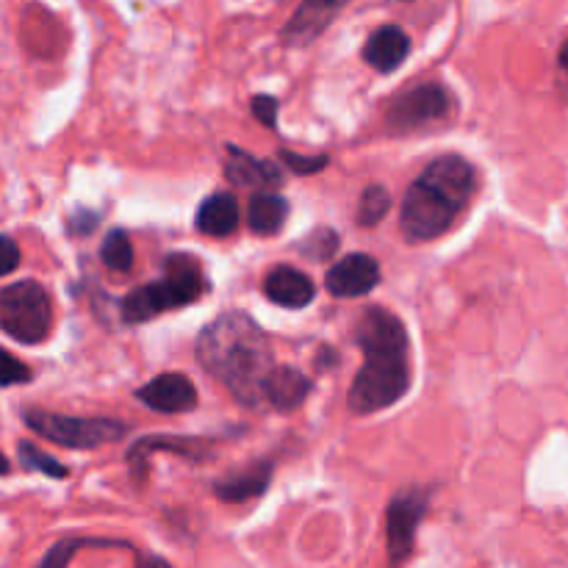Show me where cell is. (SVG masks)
<instances>
[{
  "instance_id": "obj_1",
  "label": "cell",
  "mask_w": 568,
  "mask_h": 568,
  "mask_svg": "<svg viewBox=\"0 0 568 568\" xmlns=\"http://www.w3.org/2000/svg\"><path fill=\"white\" fill-rule=\"evenodd\" d=\"M197 358L231 388L239 403L250 408L266 403V381L275 369V355L253 316L227 311L209 322L197 338Z\"/></svg>"
},
{
  "instance_id": "obj_2",
  "label": "cell",
  "mask_w": 568,
  "mask_h": 568,
  "mask_svg": "<svg viewBox=\"0 0 568 568\" xmlns=\"http://www.w3.org/2000/svg\"><path fill=\"white\" fill-rule=\"evenodd\" d=\"M355 342L364 349V366L349 388L353 414H377L399 403L410 388L408 333L386 308H369L358 322Z\"/></svg>"
},
{
  "instance_id": "obj_3",
  "label": "cell",
  "mask_w": 568,
  "mask_h": 568,
  "mask_svg": "<svg viewBox=\"0 0 568 568\" xmlns=\"http://www.w3.org/2000/svg\"><path fill=\"white\" fill-rule=\"evenodd\" d=\"M477 186V172L460 155H442L408 189L399 209V227L408 242H430L449 231Z\"/></svg>"
},
{
  "instance_id": "obj_4",
  "label": "cell",
  "mask_w": 568,
  "mask_h": 568,
  "mask_svg": "<svg viewBox=\"0 0 568 568\" xmlns=\"http://www.w3.org/2000/svg\"><path fill=\"white\" fill-rule=\"evenodd\" d=\"M205 275L203 266L194 255H170L164 266V277L148 286L136 288L122 300V320L128 325H142V322L155 320L164 311L183 308L203 297Z\"/></svg>"
},
{
  "instance_id": "obj_5",
  "label": "cell",
  "mask_w": 568,
  "mask_h": 568,
  "mask_svg": "<svg viewBox=\"0 0 568 568\" xmlns=\"http://www.w3.org/2000/svg\"><path fill=\"white\" fill-rule=\"evenodd\" d=\"M53 325V303L42 283L20 281L0 288V331L20 344H39Z\"/></svg>"
},
{
  "instance_id": "obj_6",
  "label": "cell",
  "mask_w": 568,
  "mask_h": 568,
  "mask_svg": "<svg viewBox=\"0 0 568 568\" xmlns=\"http://www.w3.org/2000/svg\"><path fill=\"white\" fill-rule=\"evenodd\" d=\"M26 425L37 436L67 449H98L103 444L120 442L128 427L116 419H78V416L48 414V410H26Z\"/></svg>"
},
{
  "instance_id": "obj_7",
  "label": "cell",
  "mask_w": 568,
  "mask_h": 568,
  "mask_svg": "<svg viewBox=\"0 0 568 568\" xmlns=\"http://www.w3.org/2000/svg\"><path fill=\"white\" fill-rule=\"evenodd\" d=\"M427 510V491L422 488H408L399 491L388 503L386 514V541H388V560L394 568L405 566L414 555L416 530L422 525V516Z\"/></svg>"
},
{
  "instance_id": "obj_8",
  "label": "cell",
  "mask_w": 568,
  "mask_h": 568,
  "mask_svg": "<svg viewBox=\"0 0 568 568\" xmlns=\"http://www.w3.org/2000/svg\"><path fill=\"white\" fill-rule=\"evenodd\" d=\"M453 111V94L442 83H422L399 94L388 109L392 131H416V128L442 122Z\"/></svg>"
},
{
  "instance_id": "obj_9",
  "label": "cell",
  "mask_w": 568,
  "mask_h": 568,
  "mask_svg": "<svg viewBox=\"0 0 568 568\" xmlns=\"http://www.w3.org/2000/svg\"><path fill=\"white\" fill-rule=\"evenodd\" d=\"M136 399L159 414H186L197 408V388L186 375L166 372V375L153 377L136 392Z\"/></svg>"
},
{
  "instance_id": "obj_10",
  "label": "cell",
  "mask_w": 568,
  "mask_h": 568,
  "mask_svg": "<svg viewBox=\"0 0 568 568\" xmlns=\"http://www.w3.org/2000/svg\"><path fill=\"white\" fill-rule=\"evenodd\" d=\"M325 283L333 297H364L381 283V264L366 253L347 255L327 270Z\"/></svg>"
},
{
  "instance_id": "obj_11",
  "label": "cell",
  "mask_w": 568,
  "mask_h": 568,
  "mask_svg": "<svg viewBox=\"0 0 568 568\" xmlns=\"http://www.w3.org/2000/svg\"><path fill=\"white\" fill-rule=\"evenodd\" d=\"M344 6L347 0H303L283 28V42L311 44L325 33V28L336 20Z\"/></svg>"
},
{
  "instance_id": "obj_12",
  "label": "cell",
  "mask_w": 568,
  "mask_h": 568,
  "mask_svg": "<svg viewBox=\"0 0 568 568\" xmlns=\"http://www.w3.org/2000/svg\"><path fill=\"white\" fill-rule=\"evenodd\" d=\"M264 292L272 303L283 305V308H305L314 303L316 286L305 272L294 270V266H277L266 275Z\"/></svg>"
},
{
  "instance_id": "obj_13",
  "label": "cell",
  "mask_w": 568,
  "mask_h": 568,
  "mask_svg": "<svg viewBox=\"0 0 568 568\" xmlns=\"http://www.w3.org/2000/svg\"><path fill=\"white\" fill-rule=\"evenodd\" d=\"M410 53V39L403 28L383 26L366 39L364 59L377 72H394Z\"/></svg>"
},
{
  "instance_id": "obj_14",
  "label": "cell",
  "mask_w": 568,
  "mask_h": 568,
  "mask_svg": "<svg viewBox=\"0 0 568 568\" xmlns=\"http://www.w3.org/2000/svg\"><path fill=\"white\" fill-rule=\"evenodd\" d=\"M225 172L231 178V183H236V186H253L258 192L277 186L283 181L281 166L272 164V161L255 159V155H250L242 148H227Z\"/></svg>"
},
{
  "instance_id": "obj_15",
  "label": "cell",
  "mask_w": 568,
  "mask_h": 568,
  "mask_svg": "<svg viewBox=\"0 0 568 568\" xmlns=\"http://www.w3.org/2000/svg\"><path fill=\"white\" fill-rule=\"evenodd\" d=\"M272 464H255L250 469L236 471V475L222 477L214 486V494L222 503H247V499L261 497L270 488Z\"/></svg>"
},
{
  "instance_id": "obj_16",
  "label": "cell",
  "mask_w": 568,
  "mask_h": 568,
  "mask_svg": "<svg viewBox=\"0 0 568 568\" xmlns=\"http://www.w3.org/2000/svg\"><path fill=\"white\" fill-rule=\"evenodd\" d=\"M311 394V381L300 369L283 366V369H272L270 381H266V403L277 410H294L305 403Z\"/></svg>"
},
{
  "instance_id": "obj_17",
  "label": "cell",
  "mask_w": 568,
  "mask_h": 568,
  "mask_svg": "<svg viewBox=\"0 0 568 568\" xmlns=\"http://www.w3.org/2000/svg\"><path fill=\"white\" fill-rule=\"evenodd\" d=\"M197 227L200 233L214 239H225L236 233L239 227V203L233 194L216 192L200 205L197 211Z\"/></svg>"
},
{
  "instance_id": "obj_18",
  "label": "cell",
  "mask_w": 568,
  "mask_h": 568,
  "mask_svg": "<svg viewBox=\"0 0 568 568\" xmlns=\"http://www.w3.org/2000/svg\"><path fill=\"white\" fill-rule=\"evenodd\" d=\"M286 214H288V205L283 197H277V194H270V192L253 194V200H250V211H247L250 231L258 233V236H275V233L283 227V222H286Z\"/></svg>"
},
{
  "instance_id": "obj_19",
  "label": "cell",
  "mask_w": 568,
  "mask_h": 568,
  "mask_svg": "<svg viewBox=\"0 0 568 568\" xmlns=\"http://www.w3.org/2000/svg\"><path fill=\"white\" fill-rule=\"evenodd\" d=\"M155 449H170V453L183 455V458H189V460H200L209 455V447H205L203 442H194V438L148 436V438H142V442L133 444V449L128 453V460H131L133 466H142L144 460H148V455L155 453Z\"/></svg>"
},
{
  "instance_id": "obj_20",
  "label": "cell",
  "mask_w": 568,
  "mask_h": 568,
  "mask_svg": "<svg viewBox=\"0 0 568 568\" xmlns=\"http://www.w3.org/2000/svg\"><path fill=\"white\" fill-rule=\"evenodd\" d=\"M100 258L109 270L114 272H128L133 266V244L131 236L125 231H111L103 239V247H100Z\"/></svg>"
},
{
  "instance_id": "obj_21",
  "label": "cell",
  "mask_w": 568,
  "mask_h": 568,
  "mask_svg": "<svg viewBox=\"0 0 568 568\" xmlns=\"http://www.w3.org/2000/svg\"><path fill=\"white\" fill-rule=\"evenodd\" d=\"M83 547H125L122 541H89V538H61L53 549L42 558L37 568H67L70 560L75 558L78 549Z\"/></svg>"
},
{
  "instance_id": "obj_22",
  "label": "cell",
  "mask_w": 568,
  "mask_h": 568,
  "mask_svg": "<svg viewBox=\"0 0 568 568\" xmlns=\"http://www.w3.org/2000/svg\"><path fill=\"white\" fill-rule=\"evenodd\" d=\"M388 209H392V194H388V189L386 186H369L364 192V197H361L358 222L366 227L377 225V222L388 214Z\"/></svg>"
},
{
  "instance_id": "obj_23",
  "label": "cell",
  "mask_w": 568,
  "mask_h": 568,
  "mask_svg": "<svg viewBox=\"0 0 568 568\" xmlns=\"http://www.w3.org/2000/svg\"><path fill=\"white\" fill-rule=\"evenodd\" d=\"M20 460H22V466H26V469L42 471V475L55 477V480L67 477V469L59 464V460H53L50 455H44L42 449H37L33 444H28V442L20 444Z\"/></svg>"
},
{
  "instance_id": "obj_24",
  "label": "cell",
  "mask_w": 568,
  "mask_h": 568,
  "mask_svg": "<svg viewBox=\"0 0 568 568\" xmlns=\"http://www.w3.org/2000/svg\"><path fill=\"white\" fill-rule=\"evenodd\" d=\"M338 247V236L333 231H316L311 233L308 239H305V244L300 250H303L308 258L314 261H327L333 255V250Z\"/></svg>"
},
{
  "instance_id": "obj_25",
  "label": "cell",
  "mask_w": 568,
  "mask_h": 568,
  "mask_svg": "<svg viewBox=\"0 0 568 568\" xmlns=\"http://www.w3.org/2000/svg\"><path fill=\"white\" fill-rule=\"evenodd\" d=\"M28 381H31V369L0 347V386H17V383H28Z\"/></svg>"
},
{
  "instance_id": "obj_26",
  "label": "cell",
  "mask_w": 568,
  "mask_h": 568,
  "mask_svg": "<svg viewBox=\"0 0 568 568\" xmlns=\"http://www.w3.org/2000/svg\"><path fill=\"white\" fill-rule=\"evenodd\" d=\"M281 159L283 164L292 172H297V175H316L322 166H327V155H314V159H308V155H297L292 153V150H281Z\"/></svg>"
},
{
  "instance_id": "obj_27",
  "label": "cell",
  "mask_w": 568,
  "mask_h": 568,
  "mask_svg": "<svg viewBox=\"0 0 568 568\" xmlns=\"http://www.w3.org/2000/svg\"><path fill=\"white\" fill-rule=\"evenodd\" d=\"M277 100L270 98V94H258V98H253V114L255 120L264 122L266 128H277Z\"/></svg>"
},
{
  "instance_id": "obj_28",
  "label": "cell",
  "mask_w": 568,
  "mask_h": 568,
  "mask_svg": "<svg viewBox=\"0 0 568 568\" xmlns=\"http://www.w3.org/2000/svg\"><path fill=\"white\" fill-rule=\"evenodd\" d=\"M17 266H20V247H17L14 239L0 236V277L11 275Z\"/></svg>"
},
{
  "instance_id": "obj_29",
  "label": "cell",
  "mask_w": 568,
  "mask_h": 568,
  "mask_svg": "<svg viewBox=\"0 0 568 568\" xmlns=\"http://www.w3.org/2000/svg\"><path fill=\"white\" fill-rule=\"evenodd\" d=\"M136 568H172V566L166 564L164 558H159V555H148V558L139 560Z\"/></svg>"
},
{
  "instance_id": "obj_30",
  "label": "cell",
  "mask_w": 568,
  "mask_h": 568,
  "mask_svg": "<svg viewBox=\"0 0 568 568\" xmlns=\"http://www.w3.org/2000/svg\"><path fill=\"white\" fill-rule=\"evenodd\" d=\"M558 59H560V67H564V70H568V42L564 44V48H560Z\"/></svg>"
},
{
  "instance_id": "obj_31",
  "label": "cell",
  "mask_w": 568,
  "mask_h": 568,
  "mask_svg": "<svg viewBox=\"0 0 568 568\" xmlns=\"http://www.w3.org/2000/svg\"><path fill=\"white\" fill-rule=\"evenodd\" d=\"M0 475H9V460L3 453H0Z\"/></svg>"
}]
</instances>
